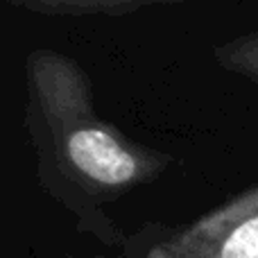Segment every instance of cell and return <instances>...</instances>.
<instances>
[{"label":"cell","mask_w":258,"mask_h":258,"mask_svg":"<svg viewBox=\"0 0 258 258\" xmlns=\"http://www.w3.org/2000/svg\"><path fill=\"white\" fill-rule=\"evenodd\" d=\"M27 129L43 179L54 174L82 195H120L165 168V156L100 120L89 80L59 52L39 50L27 59Z\"/></svg>","instance_id":"6da1fadb"},{"label":"cell","mask_w":258,"mask_h":258,"mask_svg":"<svg viewBox=\"0 0 258 258\" xmlns=\"http://www.w3.org/2000/svg\"><path fill=\"white\" fill-rule=\"evenodd\" d=\"M215 57L229 71L242 73L258 82V32L215 50Z\"/></svg>","instance_id":"277c9868"},{"label":"cell","mask_w":258,"mask_h":258,"mask_svg":"<svg viewBox=\"0 0 258 258\" xmlns=\"http://www.w3.org/2000/svg\"><path fill=\"white\" fill-rule=\"evenodd\" d=\"M145 258H258V188L179 229Z\"/></svg>","instance_id":"7a4b0ae2"},{"label":"cell","mask_w":258,"mask_h":258,"mask_svg":"<svg viewBox=\"0 0 258 258\" xmlns=\"http://www.w3.org/2000/svg\"><path fill=\"white\" fill-rule=\"evenodd\" d=\"M9 5L50 16H122L134 14L147 5L183 3V0H5Z\"/></svg>","instance_id":"3957f363"}]
</instances>
